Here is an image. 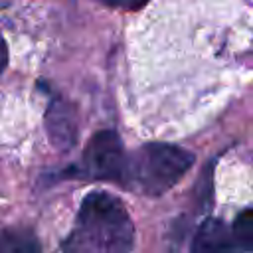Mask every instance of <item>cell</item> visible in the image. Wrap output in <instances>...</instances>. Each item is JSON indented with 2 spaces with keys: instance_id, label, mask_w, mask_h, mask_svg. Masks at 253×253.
<instances>
[{
  "instance_id": "obj_2",
  "label": "cell",
  "mask_w": 253,
  "mask_h": 253,
  "mask_svg": "<svg viewBox=\"0 0 253 253\" xmlns=\"http://www.w3.org/2000/svg\"><path fill=\"white\" fill-rule=\"evenodd\" d=\"M196 156L176 144L148 142L126 154L121 184L144 196L168 192L192 168Z\"/></svg>"
},
{
  "instance_id": "obj_6",
  "label": "cell",
  "mask_w": 253,
  "mask_h": 253,
  "mask_svg": "<svg viewBox=\"0 0 253 253\" xmlns=\"http://www.w3.org/2000/svg\"><path fill=\"white\" fill-rule=\"evenodd\" d=\"M0 253H40V241L26 227L0 229Z\"/></svg>"
},
{
  "instance_id": "obj_8",
  "label": "cell",
  "mask_w": 253,
  "mask_h": 253,
  "mask_svg": "<svg viewBox=\"0 0 253 253\" xmlns=\"http://www.w3.org/2000/svg\"><path fill=\"white\" fill-rule=\"evenodd\" d=\"M103 4L107 6H113V8H125V10H136V8H142L148 0H101Z\"/></svg>"
},
{
  "instance_id": "obj_1",
  "label": "cell",
  "mask_w": 253,
  "mask_h": 253,
  "mask_svg": "<svg viewBox=\"0 0 253 253\" xmlns=\"http://www.w3.org/2000/svg\"><path fill=\"white\" fill-rule=\"evenodd\" d=\"M134 227L123 202L105 192L83 198L63 253H130Z\"/></svg>"
},
{
  "instance_id": "obj_9",
  "label": "cell",
  "mask_w": 253,
  "mask_h": 253,
  "mask_svg": "<svg viewBox=\"0 0 253 253\" xmlns=\"http://www.w3.org/2000/svg\"><path fill=\"white\" fill-rule=\"evenodd\" d=\"M6 63H8V49H6V43L0 36V73L6 69Z\"/></svg>"
},
{
  "instance_id": "obj_5",
  "label": "cell",
  "mask_w": 253,
  "mask_h": 253,
  "mask_svg": "<svg viewBox=\"0 0 253 253\" xmlns=\"http://www.w3.org/2000/svg\"><path fill=\"white\" fill-rule=\"evenodd\" d=\"M231 227L219 217H208L192 237L190 253H237Z\"/></svg>"
},
{
  "instance_id": "obj_3",
  "label": "cell",
  "mask_w": 253,
  "mask_h": 253,
  "mask_svg": "<svg viewBox=\"0 0 253 253\" xmlns=\"http://www.w3.org/2000/svg\"><path fill=\"white\" fill-rule=\"evenodd\" d=\"M126 154L123 142L115 130H99L95 132L81 158V174L95 180H121L125 170Z\"/></svg>"
},
{
  "instance_id": "obj_4",
  "label": "cell",
  "mask_w": 253,
  "mask_h": 253,
  "mask_svg": "<svg viewBox=\"0 0 253 253\" xmlns=\"http://www.w3.org/2000/svg\"><path fill=\"white\" fill-rule=\"evenodd\" d=\"M77 126L75 109L63 99H53L45 111V128L49 140L59 150H69L77 142Z\"/></svg>"
},
{
  "instance_id": "obj_7",
  "label": "cell",
  "mask_w": 253,
  "mask_h": 253,
  "mask_svg": "<svg viewBox=\"0 0 253 253\" xmlns=\"http://www.w3.org/2000/svg\"><path fill=\"white\" fill-rule=\"evenodd\" d=\"M231 233L239 253H253V206L239 211L231 223Z\"/></svg>"
}]
</instances>
